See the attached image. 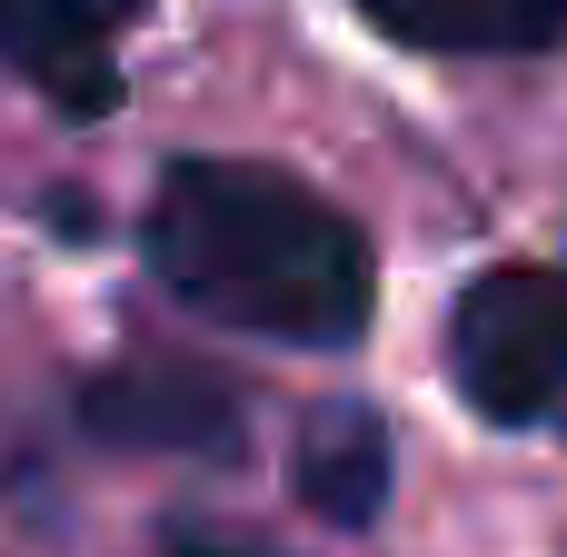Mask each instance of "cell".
<instances>
[{
  "label": "cell",
  "instance_id": "cell-1",
  "mask_svg": "<svg viewBox=\"0 0 567 557\" xmlns=\"http://www.w3.org/2000/svg\"><path fill=\"white\" fill-rule=\"evenodd\" d=\"M150 269L179 309L289 349H349L379 309L369 239L259 159H169L150 189Z\"/></svg>",
  "mask_w": 567,
  "mask_h": 557
},
{
  "label": "cell",
  "instance_id": "cell-7",
  "mask_svg": "<svg viewBox=\"0 0 567 557\" xmlns=\"http://www.w3.org/2000/svg\"><path fill=\"white\" fill-rule=\"evenodd\" d=\"M169 557H269V548H239V538H209V528H169Z\"/></svg>",
  "mask_w": 567,
  "mask_h": 557
},
{
  "label": "cell",
  "instance_id": "cell-5",
  "mask_svg": "<svg viewBox=\"0 0 567 557\" xmlns=\"http://www.w3.org/2000/svg\"><path fill=\"white\" fill-rule=\"evenodd\" d=\"M359 20L439 60H538L567 40V0H359Z\"/></svg>",
  "mask_w": 567,
  "mask_h": 557
},
{
  "label": "cell",
  "instance_id": "cell-3",
  "mask_svg": "<svg viewBox=\"0 0 567 557\" xmlns=\"http://www.w3.org/2000/svg\"><path fill=\"white\" fill-rule=\"evenodd\" d=\"M80 429L110 448H179V458H239V389L199 359H120L80 389Z\"/></svg>",
  "mask_w": 567,
  "mask_h": 557
},
{
  "label": "cell",
  "instance_id": "cell-6",
  "mask_svg": "<svg viewBox=\"0 0 567 557\" xmlns=\"http://www.w3.org/2000/svg\"><path fill=\"white\" fill-rule=\"evenodd\" d=\"M289 488L329 528H369L389 508V429H379V409H359V399L309 409L299 419V448H289Z\"/></svg>",
  "mask_w": 567,
  "mask_h": 557
},
{
  "label": "cell",
  "instance_id": "cell-2",
  "mask_svg": "<svg viewBox=\"0 0 567 557\" xmlns=\"http://www.w3.org/2000/svg\"><path fill=\"white\" fill-rule=\"evenodd\" d=\"M449 379L478 419L538 429L567 409V259L488 269L449 309Z\"/></svg>",
  "mask_w": 567,
  "mask_h": 557
},
{
  "label": "cell",
  "instance_id": "cell-4",
  "mask_svg": "<svg viewBox=\"0 0 567 557\" xmlns=\"http://www.w3.org/2000/svg\"><path fill=\"white\" fill-rule=\"evenodd\" d=\"M140 0H0V60L70 120L120 110V30Z\"/></svg>",
  "mask_w": 567,
  "mask_h": 557
}]
</instances>
